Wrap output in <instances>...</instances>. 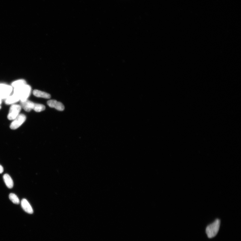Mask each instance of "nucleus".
Wrapping results in <instances>:
<instances>
[{
    "label": "nucleus",
    "mask_w": 241,
    "mask_h": 241,
    "mask_svg": "<svg viewBox=\"0 0 241 241\" xmlns=\"http://www.w3.org/2000/svg\"><path fill=\"white\" fill-rule=\"evenodd\" d=\"M31 91L30 86L26 84L14 88V93L18 96L20 101H24L27 99Z\"/></svg>",
    "instance_id": "obj_1"
},
{
    "label": "nucleus",
    "mask_w": 241,
    "mask_h": 241,
    "mask_svg": "<svg viewBox=\"0 0 241 241\" xmlns=\"http://www.w3.org/2000/svg\"><path fill=\"white\" fill-rule=\"evenodd\" d=\"M220 225V220L216 219L212 223L207 226L206 233L208 238H212L216 236L219 231Z\"/></svg>",
    "instance_id": "obj_2"
},
{
    "label": "nucleus",
    "mask_w": 241,
    "mask_h": 241,
    "mask_svg": "<svg viewBox=\"0 0 241 241\" xmlns=\"http://www.w3.org/2000/svg\"><path fill=\"white\" fill-rule=\"evenodd\" d=\"M21 107L19 105L13 104L10 107L8 118V120H13L18 116L21 110Z\"/></svg>",
    "instance_id": "obj_3"
},
{
    "label": "nucleus",
    "mask_w": 241,
    "mask_h": 241,
    "mask_svg": "<svg viewBox=\"0 0 241 241\" xmlns=\"http://www.w3.org/2000/svg\"><path fill=\"white\" fill-rule=\"evenodd\" d=\"M26 119V116L24 114H19L11 123L10 128L13 130L18 128L25 121Z\"/></svg>",
    "instance_id": "obj_4"
},
{
    "label": "nucleus",
    "mask_w": 241,
    "mask_h": 241,
    "mask_svg": "<svg viewBox=\"0 0 241 241\" xmlns=\"http://www.w3.org/2000/svg\"><path fill=\"white\" fill-rule=\"evenodd\" d=\"M13 90L11 86L5 84H0V98H7Z\"/></svg>",
    "instance_id": "obj_5"
},
{
    "label": "nucleus",
    "mask_w": 241,
    "mask_h": 241,
    "mask_svg": "<svg viewBox=\"0 0 241 241\" xmlns=\"http://www.w3.org/2000/svg\"><path fill=\"white\" fill-rule=\"evenodd\" d=\"M50 107L55 108L59 111H63L64 109L63 105L61 102H57L55 100H50L47 102Z\"/></svg>",
    "instance_id": "obj_6"
},
{
    "label": "nucleus",
    "mask_w": 241,
    "mask_h": 241,
    "mask_svg": "<svg viewBox=\"0 0 241 241\" xmlns=\"http://www.w3.org/2000/svg\"><path fill=\"white\" fill-rule=\"evenodd\" d=\"M34 103L26 99L24 101H20V105L25 111L29 112L33 109Z\"/></svg>",
    "instance_id": "obj_7"
},
{
    "label": "nucleus",
    "mask_w": 241,
    "mask_h": 241,
    "mask_svg": "<svg viewBox=\"0 0 241 241\" xmlns=\"http://www.w3.org/2000/svg\"><path fill=\"white\" fill-rule=\"evenodd\" d=\"M22 208L28 214H32L33 213V210L30 204L26 199H23L21 202Z\"/></svg>",
    "instance_id": "obj_8"
},
{
    "label": "nucleus",
    "mask_w": 241,
    "mask_h": 241,
    "mask_svg": "<svg viewBox=\"0 0 241 241\" xmlns=\"http://www.w3.org/2000/svg\"><path fill=\"white\" fill-rule=\"evenodd\" d=\"M33 94L35 96L38 98L49 99L51 97L49 93L37 90H33Z\"/></svg>",
    "instance_id": "obj_9"
},
{
    "label": "nucleus",
    "mask_w": 241,
    "mask_h": 241,
    "mask_svg": "<svg viewBox=\"0 0 241 241\" xmlns=\"http://www.w3.org/2000/svg\"><path fill=\"white\" fill-rule=\"evenodd\" d=\"M19 100L20 99L18 96L14 93L12 95L7 98L5 103L7 105H13Z\"/></svg>",
    "instance_id": "obj_10"
},
{
    "label": "nucleus",
    "mask_w": 241,
    "mask_h": 241,
    "mask_svg": "<svg viewBox=\"0 0 241 241\" xmlns=\"http://www.w3.org/2000/svg\"><path fill=\"white\" fill-rule=\"evenodd\" d=\"M5 183L8 188L11 189L13 187L14 182L12 179L8 174H5L3 176Z\"/></svg>",
    "instance_id": "obj_11"
},
{
    "label": "nucleus",
    "mask_w": 241,
    "mask_h": 241,
    "mask_svg": "<svg viewBox=\"0 0 241 241\" xmlns=\"http://www.w3.org/2000/svg\"><path fill=\"white\" fill-rule=\"evenodd\" d=\"M45 109V107L44 105L39 104L35 103L34 104L33 109L36 112H40Z\"/></svg>",
    "instance_id": "obj_12"
},
{
    "label": "nucleus",
    "mask_w": 241,
    "mask_h": 241,
    "mask_svg": "<svg viewBox=\"0 0 241 241\" xmlns=\"http://www.w3.org/2000/svg\"><path fill=\"white\" fill-rule=\"evenodd\" d=\"M9 198L11 201L14 204H19L20 203V201L18 197L13 193H11L9 195Z\"/></svg>",
    "instance_id": "obj_13"
},
{
    "label": "nucleus",
    "mask_w": 241,
    "mask_h": 241,
    "mask_svg": "<svg viewBox=\"0 0 241 241\" xmlns=\"http://www.w3.org/2000/svg\"><path fill=\"white\" fill-rule=\"evenodd\" d=\"M26 84V82L24 80H20L14 82L12 85V86L14 88Z\"/></svg>",
    "instance_id": "obj_14"
},
{
    "label": "nucleus",
    "mask_w": 241,
    "mask_h": 241,
    "mask_svg": "<svg viewBox=\"0 0 241 241\" xmlns=\"http://www.w3.org/2000/svg\"><path fill=\"white\" fill-rule=\"evenodd\" d=\"M4 172V168L2 166L0 165V174Z\"/></svg>",
    "instance_id": "obj_15"
},
{
    "label": "nucleus",
    "mask_w": 241,
    "mask_h": 241,
    "mask_svg": "<svg viewBox=\"0 0 241 241\" xmlns=\"http://www.w3.org/2000/svg\"><path fill=\"white\" fill-rule=\"evenodd\" d=\"M2 99L1 98H0V104H1L2 103Z\"/></svg>",
    "instance_id": "obj_16"
},
{
    "label": "nucleus",
    "mask_w": 241,
    "mask_h": 241,
    "mask_svg": "<svg viewBox=\"0 0 241 241\" xmlns=\"http://www.w3.org/2000/svg\"><path fill=\"white\" fill-rule=\"evenodd\" d=\"M1 105H0V109H1Z\"/></svg>",
    "instance_id": "obj_17"
}]
</instances>
